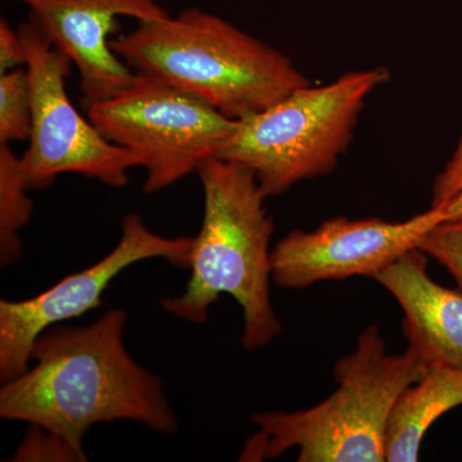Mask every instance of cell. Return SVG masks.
<instances>
[{
	"mask_svg": "<svg viewBox=\"0 0 462 462\" xmlns=\"http://www.w3.org/2000/svg\"><path fill=\"white\" fill-rule=\"evenodd\" d=\"M389 78L387 67L379 66L291 91L236 121L217 158L247 167L266 199L329 175L354 139L366 100Z\"/></svg>",
	"mask_w": 462,
	"mask_h": 462,
	"instance_id": "cell-5",
	"label": "cell"
},
{
	"mask_svg": "<svg viewBox=\"0 0 462 462\" xmlns=\"http://www.w3.org/2000/svg\"><path fill=\"white\" fill-rule=\"evenodd\" d=\"M205 215L190 254V279L180 297L165 298L162 309L191 324H203L221 294L238 302L242 345L257 351L282 333L270 298L275 224L266 196L247 167L221 158L205 161L199 171Z\"/></svg>",
	"mask_w": 462,
	"mask_h": 462,
	"instance_id": "cell-2",
	"label": "cell"
},
{
	"mask_svg": "<svg viewBox=\"0 0 462 462\" xmlns=\"http://www.w3.org/2000/svg\"><path fill=\"white\" fill-rule=\"evenodd\" d=\"M442 223L443 215L430 208L403 221L334 217L314 230L291 231L273 248V282L303 289L355 276L373 279Z\"/></svg>",
	"mask_w": 462,
	"mask_h": 462,
	"instance_id": "cell-9",
	"label": "cell"
},
{
	"mask_svg": "<svg viewBox=\"0 0 462 462\" xmlns=\"http://www.w3.org/2000/svg\"><path fill=\"white\" fill-rule=\"evenodd\" d=\"M430 208L440 212L445 223L462 220V134L454 153L434 180Z\"/></svg>",
	"mask_w": 462,
	"mask_h": 462,
	"instance_id": "cell-16",
	"label": "cell"
},
{
	"mask_svg": "<svg viewBox=\"0 0 462 462\" xmlns=\"http://www.w3.org/2000/svg\"><path fill=\"white\" fill-rule=\"evenodd\" d=\"M127 314L111 310L88 327H51L32 348V366L0 388V418L51 431L85 455L87 431L100 422L178 430L162 382L124 345Z\"/></svg>",
	"mask_w": 462,
	"mask_h": 462,
	"instance_id": "cell-1",
	"label": "cell"
},
{
	"mask_svg": "<svg viewBox=\"0 0 462 462\" xmlns=\"http://www.w3.org/2000/svg\"><path fill=\"white\" fill-rule=\"evenodd\" d=\"M194 238H167L145 226L141 216L123 221L120 242L111 252L81 272L71 273L38 296L0 300V379L9 382L29 369L33 342L56 324L102 306V296L116 276L141 261L162 258L189 269Z\"/></svg>",
	"mask_w": 462,
	"mask_h": 462,
	"instance_id": "cell-8",
	"label": "cell"
},
{
	"mask_svg": "<svg viewBox=\"0 0 462 462\" xmlns=\"http://www.w3.org/2000/svg\"><path fill=\"white\" fill-rule=\"evenodd\" d=\"M88 118L107 141L139 157L145 194L199 171L236 127V120L197 97L139 72L126 89L88 105Z\"/></svg>",
	"mask_w": 462,
	"mask_h": 462,
	"instance_id": "cell-6",
	"label": "cell"
},
{
	"mask_svg": "<svg viewBox=\"0 0 462 462\" xmlns=\"http://www.w3.org/2000/svg\"><path fill=\"white\" fill-rule=\"evenodd\" d=\"M111 48L134 71L187 91L236 121L311 84L282 51L199 8L143 21L111 41Z\"/></svg>",
	"mask_w": 462,
	"mask_h": 462,
	"instance_id": "cell-3",
	"label": "cell"
},
{
	"mask_svg": "<svg viewBox=\"0 0 462 462\" xmlns=\"http://www.w3.org/2000/svg\"><path fill=\"white\" fill-rule=\"evenodd\" d=\"M26 63V51L18 30L12 29L5 17L0 18V74Z\"/></svg>",
	"mask_w": 462,
	"mask_h": 462,
	"instance_id": "cell-18",
	"label": "cell"
},
{
	"mask_svg": "<svg viewBox=\"0 0 462 462\" xmlns=\"http://www.w3.org/2000/svg\"><path fill=\"white\" fill-rule=\"evenodd\" d=\"M403 312L407 351L425 367L462 369V291L438 284L416 248L374 276Z\"/></svg>",
	"mask_w": 462,
	"mask_h": 462,
	"instance_id": "cell-11",
	"label": "cell"
},
{
	"mask_svg": "<svg viewBox=\"0 0 462 462\" xmlns=\"http://www.w3.org/2000/svg\"><path fill=\"white\" fill-rule=\"evenodd\" d=\"M21 158L8 143H0V263H16L23 254L20 233L32 218L33 202L27 196Z\"/></svg>",
	"mask_w": 462,
	"mask_h": 462,
	"instance_id": "cell-13",
	"label": "cell"
},
{
	"mask_svg": "<svg viewBox=\"0 0 462 462\" xmlns=\"http://www.w3.org/2000/svg\"><path fill=\"white\" fill-rule=\"evenodd\" d=\"M32 111L26 69L0 74V143L29 141Z\"/></svg>",
	"mask_w": 462,
	"mask_h": 462,
	"instance_id": "cell-14",
	"label": "cell"
},
{
	"mask_svg": "<svg viewBox=\"0 0 462 462\" xmlns=\"http://www.w3.org/2000/svg\"><path fill=\"white\" fill-rule=\"evenodd\" d=\"M30 427L14 461H87V456L79 454L63 438L36 425Z\"/></svg>",
	"mask_w": 462,
	"mask_h": 462,
	"instance_id": "cell-17",
	"label": "cell"
},
{
	"mask_svg": "<svg viewBox=\"0 0 462 462\" xmlns=\"http://www.w3.org/2000/svg\"><path fill=\"white\" fill-rule=\"evenodd\" d=\"M427 367L409 351L388 354L376 324L361 331L351 354L334 365L336 391L297 411L254 413L258 428L240 461L273 460L291 448L298 462H384L389 416L404 389Z\"/></svg>",
	"mask_w": 462,
	"mask_h": 462,
	"instance_id": "cell-4",
	"label": "cell"
},
{
	"mask_svg": "<svg viewBox=\"0 0 462 462\" xmlns=\"http://www.w3.org/2000/svg\"><path fill=\"white\" fill-rule=\"evenodd\" d=\"M419 249L446 267L462 291V220L437 225L425 234Z\"/></svg>",
	"mask_w": 462,
	"mask_h": 462,
	"instance_id": "cell-15",
	"label": "cell"
},
{
	"mask_svg": "<svg viewBox=\"0 0 462 462\" xmlns=\"http://www.w3.org/2000/svg\"><path fill=\"white\" fill-rule=\"evenodd\" d=\"M30 9L51 44L65 54L80 75L85 106L111 98L135 79L112 51L108 36L120 16L143 21L170 16L157 0H14Z\"/></svg>",
	"mask_w": 462,
	"mask_h": 462,
	"instance_id": "cell-10",
	"label": "cell"
},
{
	"mask_svg": "<svg viewBox=\"0 0 462 462\" xmlns=\"http://www.w3.org/2000/svg\"><path fill=\"white\" fill-rule=\"evenodd\" d=\"M458 406H462V369L427 367L418 382L404 389L392 409L385 460L419 461L422 439L431 425Z\"/></svg>",
	"mask_w": 462,
	"mask_h": 462,
	"instance_id": "cell-12",
	"label": "cell"
},
{
	"mask_svg": "<svg viewBox=\"0 0 462 462\" xmlns=\"http://www.w3.org/2000/svg\"><path fill=\"white\" fill-rule=\"evenodd\" d=\"M17 30L25 47L32 96L30 144L20 157L27 189H47L62 173L125 187L127 171L141 167L139 157L107 141L89 118L79 114L65 84L72 62L53 47L41 26L30 17Z\"/></svg>",
	"mask_w": 462,
	"mask_h": 462,
	"instance_id": "cell-7",
	"label": "cell"
}]
</instances>
